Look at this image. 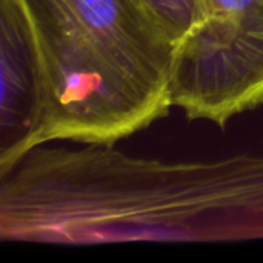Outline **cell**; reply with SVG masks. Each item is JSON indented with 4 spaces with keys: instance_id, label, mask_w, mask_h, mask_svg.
<instances>
[{
    "instance_id": "obj_1",
    "label": "cell",
    "mask_w": 263,
    "mask_h": 263,
    "mask_svg": "<svg viewBox=\"0 0 263 263\" xmlns=\"http://www.w3.org/2000/svg\"><path fill=\"white\" fill-rule=\"evenodd\" d=\"M0 239L51 245L263 239V154L165 162L35 146L0 176Z\"/></svg>"
},
{
    "instance_id": "obj_2",
    "label": "cell",
    "mask_w": 263,
    "mask_h": 263,
    "mask_svg": "<svg viewBox=\"0 0 263 263\" xmlns=\"http://www.w3.org/2000/svg\"><path fill=\"white\" fill-rule=\"evenodd\" d=\"M31 57L35 105L22 157L54 140L114 145L173 108L176 43L139 0H0Z\"/></svg>"
},
{
    "instance_id": "obj_3",
    "label": "cell",
    "mask_w": 263,
    "mask_h": 263,
    "mask_svg": "<svg viewBox=\"0 0 263 263\" xmlns=\"http://www.w3.org/2000/svg\"><path fill=\"white\" fill-rule=\"evenodd\" d=\"M202 2V20L174 48L171 100L223 128L263 105V0Z\"/></svg>"
},
{
    "instance_id": "obj_4",
    "label": "cell",
    "mask_w": 263,
    "mask_h": 263,
    "mask_svg": "<svg viewBox=\"0 0 263 263\" xmlns=\"http://www.w3.org/2000/svg\"><path fill=\"white\" fill-rule=\"evenodd\" d=\"M165 34L177 43L202 20V0H139Z\"/></svg>"
}]
</instances>
